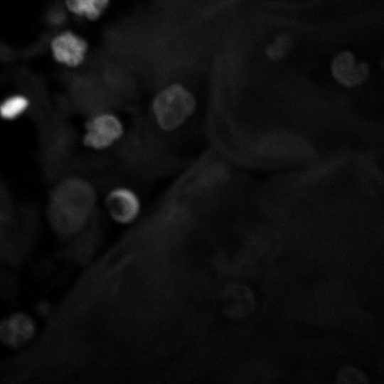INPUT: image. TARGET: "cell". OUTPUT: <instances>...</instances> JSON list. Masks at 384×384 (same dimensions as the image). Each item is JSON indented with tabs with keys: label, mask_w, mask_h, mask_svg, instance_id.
I'll use <instances>...</instances> for the list:
<instances>
[{
	"label": "cell",
	"mask_w": 384,
	"mask_h": 384,
	"mask_svg": "<svg viewBox=\"0 0 384 384\" xmlns=\"http://www.w3.org/2000/svg\"><path fill=\"white\" fill-rule=\"evenodd\" d=\"M94 203L93 190L88 183L79 178L64 180L50 196V223L58 232L73 234L85 224Z\"/></svg>",
	"instance_id": "obj_1"
},
{
	"label": "cell",
	"mask_w": 384,
	"mask_h": 384,
	"mask_svg": "<svg viewBox=\"0 0 384 384\" xmlns=\"http://www.w3.org/2000/svg\"><path fill=\"white\" fill-rule=\"evenodd\" d=\"M193 95L180 85L161 91L153 101V112L161 128L171 130L181 124L193 112Z\"/></svg>",
	"instance_id": "obj_2"
},
{
	"label": "cell",
	"mask_w": 384,
	"mask_h": 384,
	"mask_svg": "<svg viewBox=\"0 0 384 384\" xmlns=\"http://www.w3.org/2000/svg\"><path fill=\"white\" fill-rule=\"evenodd\" d=\"M124 132L123 124L117 116L107 111L98 112L86 123L83 142L93 149H105L117 143Z\"/></svg>",
	"instance_id": "obj_3"
},
{
	"label": "cell",
	"mask_w": 384,
	"mask_h": 384,
	"mask_svg": "<svg viewBox=\"0 0 384 384\" xmlns=\"http://www.w3.org/2000/svg\"><path fill=\"white\" fill-rule=\"evenodd\" d=\"M88 46L86 41L71 31L56 35L50 42V50L54 59L64 65L75 68L85 59Z\"/></svg>",
	"instance_id": "obj_4"
},
{
	"label": "cell",
	"mask_w": 384,
	"mask_h": 384,
	"mask_svg": "<svg viewBox=\"0 0 384 384\" xmlns=\"http://www.w3.org/2000/svg\"><path fill=\"white\" fill-rule=\"evenodd\" d=\"M106 206L113 220L122 224L134 220L140 209L138 196L127 187H116L106 196Z\"/></svg>",
	"instance_id": "obj_5"
},
{
	"label": "cell",
	"mask_w": 384,
	"mask_h": 384,
	"mask_svg": "<svg viewBox=\"0 0 384 384\" xmlns=\"http://www.w3.org/2000/svg\"><path fill=\"white\" fill-rule=\"evenodd\" d=\"M34 332L33 321L23 313L14 314L1 324V338L6 345L11 347L24 344L33 337Z\"/></svg>",
	"instance_id": "obj_6"
},
{
	"label": "cell",
	"mask_w": 384,
	"mask_h": 384,
	"mask_svg": "<svg viewBox=\"0 0 384 384\" xmlns=\"http://www.w3.org/2000/svg\"><path fill=\"white\" fill-rule=\"evenodd\" d=\"M333 70L336 79L342 84L351 87L362 82L366 76L363 63H356L353 55L341 54L334 61Z\"/></svg>",
	"instance_id": "obj_7"
},
{
	"label": "cell",
	"mask_w": 384,
	"mask_h": 384,
	"mask_svg": "<svg viewBox=\"0 0 384 384\" xmlns=\"http://www.w3.org/2000/svg\"><path fill=\"white\" fill-rule=\"evenodd\" d=\"M110 0H65L67 9L73 14L90 21L99 18Z\"/></svg>",
	"instance_id": "obj_8"
},
{
	"label": "cell",
	"mask_w": 384,
	"mask_h": 384,
	"mask_svg": "<svg viewBox=\"0 0 384 384\" xmlns=\"http://www.w3.org/2000/svg\"><path fill=\"white\" fill-rule=\"evenodd\" d=\"M29 99L22 94H14L6 97L1 104V118L12 121L21 117L30 107Z\"/></svg>",
	"instance_id": "obj_9"
},
{
	"label": "cell",
	"mask_w": 384,
	"mask_h": 384,
	"mask_svg": "<svg viewBox=\"0 0 384 384\" xmlns=\"http://www.w3.org/2000/svg\"><path fill=\"white\" fill-rule=\"evenodd\" d=\"M383 64H384V56H383Z\"/></svg>",
	"instance_id": "obj_10"
}]
</instances>
